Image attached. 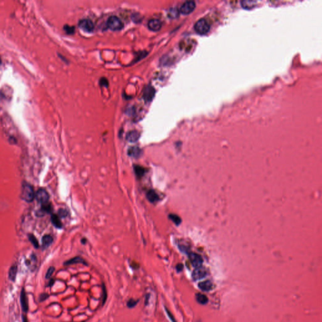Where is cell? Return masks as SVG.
<instances>
[{"instance_id": "obj_3", "label": "cell", "mask_w": 322, "mask_h": 322, "mask_svg": "<svg viewBox=\"0 0 322 322\" xmlns=\"http://www.w3.org/2000/svg\"><path fill=\"white\" fill-rule=\"evenodd\" d=\"M108 28L113 31H118L123 28V23L122 20L116 16L110 17L106 23Z\"/></svg>"}, {"instance_id": "obj_5", "label": "cell", "mask_w": 322, "mask_h": 322, "mask_svg": "<svg viewBox=\"0 0 322 322\" xmlns=\"http://www.w3.org/2000/svg\"><path fill=\"white\" fill-rule=\"evenodd\" d=\"M207 275L206 269L201 266L196 267L192 272V278L194 281H198L204 278Z\"/></svg>"}, {"instance_id": "obj_28", "label": "cell", "mask_w": 322, "mask_h": 322, "mask_svg": "<svg viewBox=\"0 0 322 322\" xmlns=\"http://www.w3.org/2000/svg\"><path fill=\"white\" fill-rule=\"evenodd\" d=\"M54 270H55V268H54V267H49V269L47 270V273H46L45 278H46L47 279H49V278L52 276V275H53V273H54Z\"/></svg>"}, {"instance_id": "obj_4", "label": "cell", "mask_w": 322, "mask_h": 322, "mask_svg": "<svg viewBox=\"0 0 322 322\" xmlns=\"http://www.w3.org/2000/svg\"><path fill=\"white\" fill-rule=\"evenodd\" d=\"M196 8V3L193 1L184 2L180 8V12L183 14H188L193 11Z\"/></svg>"}, {"instance_id": "obj_30", "label": "cell", "mask_w": 322, "mask_h": 322, "mask_svg": "<svg viewBox=\"0 0 322 322\" xmlns=\"http://www.w3.org/2000/svg\"><path fill=\"white\" fill-rule=\"evenodd\" d=\"M58 213L60 217H66L68 215V212L66 210H64V209H60V210H59Z\"/></svg>"}, {"instance_id": "obj_9", "label": "cell", "mask_w": 322, "mask_h": 322, "mask_svg": "<svg viewBox=\"0 0 322 322\" xmlns=\"http://www.w3.org/2000/svg\"><path fill=\"white\" fill-rule=\"evenodd\" d=\"M155 95V89L151 86H148L145 88L143 90V98L147 102H150L152 100Z\"/></svg>"}, {"instance_id": "obj_31", "label": "cell", "mask_w": 322, "mask_h": 322, "mask_svg": "<svg viewBox=\"0 0 322 322\" xmlns=\"http://www.w3.org/2000/svg\"><path fill=\"white\" fill-rule=\"evenodd\" d=\"M48 296H49V295H48L47 294H42V295H41L40 296V301H44L45 299H47L48 298Z\"/></svg>"}, {"instance_id": "obj_23", "label": "cell", "mask_w": 322, "mask_h": 322, "mask_svg": "<svg viewBox=\"0 0 322 322\" xmlns=\"http://www.w3.org/2000/svg\"><path fill=\"white\" fill-rule=\"evenodd\" d=\"M255 2H251V1H243L241 2L242 6L246 9H251L254 8L255 6Z\"/></svg>"}, {"instance_id": "obj_24", "label": "cell", "mask_w": 322, "mask_h": 322, "mask_svg": "<svg viewBox=\"0 0 322 322\" xmlns=\"http://www.w3.org/2000/svg\"><path fill=\"white\" fill-rule=\"evenodd\" d=\"M169 218H170V220H171L177 225H180V223L181 222V220L180 218V217L175 215V214H170L169 215Z\"/></svg>"}, {"instance_id": "obj_19", "label": "cell", "mask_w": 322, "mask_h": 322, "mask_svg": "<svg viewBox=\"0 0 322 322\" xmlns=\"http://www.w3.org/2000/svg\"><path fill=\"white\" fill-rule=\"evenodd\" d=\"M134 172L138 178H141L142 177H143L146 171L142 166L135 165V166H134Z\"/></svg>"}, {"instance_id": "obj_1", "label": "cell", "mask_w": 322, "mask_h": 322, "mask_svg": "<svg viewBox=\"0 0 322 322\" xmlns=\"http://www.w3.org/2000/svg\"><path fill=\"white\" fill-rule=\"evenodd\" d=\"M21 198L27 202H31L35 198L33 188L28 183H23L21 190Z\"/></svg>"}, {"instance_id": "obj_13", "label": "cell", "mask_w": 322, "mask_h": 322, "mask_svg": "<svg viewBox=\"0 0 322 322\" xmlns=\"http://www.w3.org/2000/svg\"><path fill=\"white\" fill-rule=\"evenodd\" d=\"M140 137V134L138 132H137L136 130H132V131L129 132L126 134V139L128 142L134 143V142H136L137 141H138Z\"/></svg>"}, {"instance_id": "obj_14", "label": "cell", "mask_w": 322, "mask_h": 322, "mask_svg": "<svg viewBox=\"0 0 322 322\" xmlns=\"http://www.w3.org/2000/svg\"><path fill=\"white\" fill-rule=\"evenodd\" d=\"M198 287L203 291H209L213 289V283L209 280L201 282L198 284Z\"/></svg>"}, {"instance_id": "obj_8", "label": "cell", "mask_w": 322, "mask_h": 322, "mask_svg": "<svg viewBox=\"0 0 322 322\" xmlns=\"http://www.w3.org/2000/svg\"><path fill=\"white\" fill-rule=\"evenodd\" d=\"M79 27L85 31L91 32L94 30V23L89 19H83L79 22Z\"/></svg>"}, {"instance_id": "obj_16", "label": "cell", "mask_w": 322, "mask_h": 322, "mask_svg": "<svg viewBox=\"0 0 322 322\" xmlns=\"http://www.w3.org/2000/svg\"><path fill=\"white\" fill-rule=\"evenodd\" d=\"M147 200L152 203H155L157 202L159 200V197L158 195L156 193V192L154 190H149L146 195Z\"/></svg>"}, {"instance_id": "obj_33", "label": "cell", "mask_w": 322, "mask_h": 322, "mask_svg": "<svg viewBox=\"0 0 322 322\" xmlns=\"http://www.w3.org/2000/svg\"><path fill=\"white\" fill-rule=\"evenodd\" d=\"M149 299V295H147V296L146 297V301H145V304L147 305V304H148Z\"/></svg>"}, {"instance_id": "obj_27", "label": "cell", "mask_w": 322, "mask_h": 322, "mask_svg": "<svg viewBox=\"0 0 322 322\" xmlns=\"http://www.w3.org/2000/svg\"><path fill=\"white\" fill-rule=\"evenodd\" d=\"M102 289H103V300H102V304L103 305L105 304L106 299H107V291L106 289L105 286V284L103 283L102 284Z\"/></svg>"}, {"instance_id": "obj_21", "label": "cell", "mask_w": 322, "mask_h": 322, "mask_svg": "<svg viewBox=\"0 0 322 322\" xmlns=\"http://www.w3.org/2000/svg\"><path fill=\"white\" fill-rule=\"evenodd\" d=\"M196 299L197 301L201 304H206L208 301V298L205 295L201 294V293H198L196 295Z\"/></svg>"}, {"instance_id": "obj_2", "label": "cell", "mask_w": 322, "mask_h": 322, "mask_svg": "<svg viewBox=\"0 0 322 322\" xmlns=\"http://www.w3.org/2000/svg\"><path fill=\"white\" fill-rule=\"evenodd\" d=\"M194 28L200 35H205L210 31V25L204 19H201L195 24Z\"/></svg>"}, {"instance_id": "obj_20", "label": "cell", "mask_w": 322, "mask_h": 322, "mask_svg": "<svg viewBox=\"0 0 322 322\" xmlns=\"http://www.w3.org/2000/svg\"><path fill=\"white\" fill-rule=\"evenodd\" d=\"M51 221L52 224L57 229H61L62 227V222L59 217L57 215H52L51 217Z\"/></svg>"}, {"instance_id": "obj_15", "label": "cell", "mask_w": 322, "mask_h": 322, "mask_svg": "<svg viewBox=\"0 0 322 322\" xmlns=\"http://www.w3.org/2000/svg\"><path fill=\"white\" fill-rule=\"evenodd\" d=\"M83 264L86 266L88 265V264L84 260V259H83L82 257H79V256L75 257H74V258H72L70 260H68L64 262V265L65 266H69V265H72V264Z\"/></svg>"}, {"instance_id": "obj_34", "label": "cell", "mask_w": 322, "mask_h": 322, "mask_svg": "<svg viewBox=\"0 0 322 322\" xmlns=\"http://www.w3.org/2000/svg\"><path fill=\"white\" fill-rule=\"evenodd\" d=\"M23 322H28L27 316L25 315H23Z\"/></svg>"}, {"instance_id": "obj_26", "label": "cell", "mask_w": 322, "mask_h": 322, "mask_svg": "<svg viewBox=\"0 0 322 322\" xmlns=\"http://www.w3.org/2000/svg\"><path fill=\"white\" fill-rule=\"evenodd\" d=\"M28 238H29V240L30 241V242L34 245V246L35 247V248H39V242L37 240V238L35 237L34 235H29L28 236Z\"/></svg>"}, {"instance_id": "obj_6", "label": "cell", "mask_w": 322, "mask_h": 322, "mask_svg": "<svg viewBox=\"0 0 322 322\" xmlns=\"http://www.w3.org/2000/svg\"><path fill=\"white\" fill-rule=\"evenodd\" d=\"M35 199L42 204L49 202V196L48 192L43 189H40L35 194Z\"/></svg>"}, {"instance_id": "obj_29", "label": "cell", "mask_w": 322, "mask_h": 322, "mask_svg": "<svg viewBox=\"0 0 322 322\" xmlns=\"http://www.w3.org/2000/svg\"><path fill=\"white\" fill-rule=\"evenodd\" d=\"M164 309H165V311H166V312L167 315H168V316H169V319L171 320V321L172 322H177V321H176V320H175V318H174V316H173V315H172V314L171 313V312H170V311H169V310H168V309L167 308V307H164Z\"/></svg>"}, {"instance_id": "obj_18", "label": "cell", "mask_w": 322, "mask_h": 322, "mask_svg": "<svg viewBox=\"0 0 322 322\" xmlns=\"http://www.w3.org/2000/svg\"><path fill=\"white\" fill-rule=\"evenodd\" d=\"M18 272V267L17 266H13L10 267L9 270V279L12 281H14L16 279V276H17Z\"/></svg>"}, {"instance_id": "obj_10", "label": "cell", "mask_w": 322, "mask_h": 322, "mask_svg": "<svg viewBox=\"0 0 322 322\" xmlns=\"http://www.w3.org/2000/svg\"><path fill=\"white\" fill-rule=\"evenodd\" d=\"M162 22L158 19H152L148 22V27L152 31H159L162 28Z\"/></svg>"}, {"instance_id": "obj_25", "label": "cell", "mask_w": 322, "mask_h": 322, "mask_svg": "<svg viewBox=\"0 0 322 322\" xmlns=\"http://www.w3.org/2000/svg\"><path fill=\"white\" fill-rule=\"evenodd\" d=\"M138 301H139V300H135L134 299H130L126 303L127 307L129 308H132L135 307V306L137 304V303H138Z\"/></svg>"}, {"instance_id": "obj_17", "label": "cell", "mask_w": 322, "mask_h": 322, "mask_svg": "<svg viewBox=\"0 0 322 322\" xmlns=\"http://www.w3.org/2000/svg\"><path fill=\"white\" fill-rule=\"evenodd\" d=\"M53 242V238L49 235H46L42 238V246L43 249H46L49 246H51V244Z\"/></svg>"}, {"instance_id": "obj_7", "label": "cell", "mask_w": 322, "mask_h": 322, "mask_svg": "<svg viewBox=\"0 0 322 322\" xmlns=\"http://www.w3.org/2000/svg\"><path fill=\"white\" fill-rule=\"evenodd\" d=\"M188 256H189V259L193 267L196 268V267H199L201 266V265L203 264V259H202V257L200 255H198L196 253L191 252L189 254Z\"/></svg>"}, {"instance_id": "obj_11", "label": "cell", "mask_w": 322, "mask_h": 322, "mask_svg": "<svg viewBox=\"0 0 322 322\" xmlns=\"http://www.w3.org/2000/svg\"><path fill=\"white\" fill-rule=\"evenodd\" d=\"M20 302L22 310L24 312H27L28 310V299L27 296L26 295V293L24 289H23L22 290L21 294H20Z\"/></svg>"}, {"instance_id": "obj_12", "label": "cell", "mask_w": 322, "mask_h": 322, "mask_svg": "<svg viewBox=\"0 0 322 322\" xmlns=\"http://www.w3.org/2000/svg\"><path fill=\"white\" fill-rule=\"evenodd\" d=\"M128 155L131 157L138 158L142 154V150L138 147H131L128 149Z\"/></svg>"}, {"instance_id": "obj_22", "label": "cell", "mask_w": 322, "mask_h": 322, "mask_svg": "<svg viewBox=\"0 0 322 322\" xmlns=\"http://www.w3.org/2000/svg\"><path fill=\"white\" fill-rule=\"evenodd\" d=\"M167 15H168V17H169L171 19H175L178 17L179 11L177 8H172L169 10Z\"/></svg>"}, {"instance_id": "obj_32", "label": "cell", "mask_w": 322, "mask_h": 322, "mask_svg": "<svg viewBox=\"0 0 322 322\" xmlns=\"http://www.w3.org/2000/svg\"><path fill=\"white\" fill-rule=\"evenodd\" d=\"M183 266L182 264H178V265H177V266H176V269H177V270H178V272L181 271V270H183Z\"/></svg>"}]
</instances>
